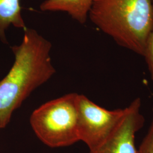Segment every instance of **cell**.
<instances>
[{"mask_svg": "<svg viewBox=\"0 0 153 153\" xmlns=\"http://www.w3.org/2000/svg\"><path fill=\"white\" fill-rule=\"evenodd\" d=\"M93 2V0H45L40 8L43 11H65L76 21L84 24Z\"/></svg>", "mask_w": 153, "mask_h": 153, "instance_id": "obj_6", "label": "cell"}, {"mask_svg": "<svg viewBox=\"0 0 153 153\" xmlns=\"http://www.w3.org/2000/svg\"><path fill=\"white\" fill-rule=\"evenodd\" d=\"M78 94L70 93L46 102L33 111L30 122L39 139L51 148L69 146L79 141Z\"/></svg>", "mask_w": 153, "mask_h": 153, "instance_id": "obj_3", "label": "cell"}, {"mask_svg": "<svg viewBox=\"0 0 153 153\" xmlns=\"http://www.w3.org/2000/svg\"><path fill=\"white\" fill-rule=\"evenodd\" d=\"M138 153H153V117L148 133L138 149Z\"/></svg>", "mask_w": 153, "mask_h": 153, "instance_id": "obj_9", "label": "cell"}, {"mask_svg": "<svg viewBox=\"0 0 153 153\" xmlns=\"http://www.w3.org/2000/svg\"><path fill=\"white\" fill-rule=\"evenodd\" d=\"M141 100L134 99L125 108L124 115L108 138L89 153H138L135 137L145 124Z\"/></svg>", "mask_w": 153, "mask_h": 153, "instance_id": "obj_5", "label": "cell"}, {"mask_svg": "<svg viewBox=\"0 0 153 153\" xmlns=\"http://www.w3.org/2000/svg\"><path fill=\"white\" fill-rule=\"evenodd\" d=\"M143 57L145 58L151 79L153 81V27L148 36Z\"/></svg>", "mask_w": 153, "mask_h": 153, "instance_id": "obj_8", "label": "cell"}, {"mask_svg": "<svg viewBox=\"0 0 153 153\" xmlns=\"http://www.w3.org/2000/svg\"><path fill=\"white\" fill-rule=\"evenodd\" d=\"M52 44L36 30H24L22 43L11 47L15 60L0 81V128L9 123L14 111L31 93L56 73L50 52Z\"/></svg>", "mask_w": 153, "mask_h": 153, "instance_id": "obj_1", "label": "cell"}, {"mask_svg": "<svg viewBox=\"0 0 153 153\" xmlns=\"http://www.w3.org/2000/svg\"><path fill=\"white\" fill-rule=\"evenodd\" d=\"M77 130L79 140L90 151L108 138L124 115V108L108 110L95 104L84 95L78 94Z\"/></svg>", "mask_w": 153, "mask_h": 153, "instance_id": "obj_4", "label": "cell"}, {"mask_svg": "<svg viewBox=\"0 0 153 153\" xmlns=\"http://www.w3.org/2000/svg\"><path fill=\"white\" fill-rule=\"evenodd\" d=\"M11 25L26 28L21 13L20 0H0V39L6 42L5 31Z\"/></svg>", "mask_w": 153, "mask_h": 153, "instance_id": "obj_7", "label": "cell"}, {"mask_svg": "<svg viewBox=\"0 0 153 153\" xmlns=\"http://www.w3.org/2000/svg\"><path fill=\"white\" fill-rule=\"evenodd\" d=\"M88 16L116 43L143 56L153 27V0H93Z\"/></svg>", "mask_w": 153, "mask_h": 153, "instance_id": "obj_2", "label": "cell"}]
</instances>
